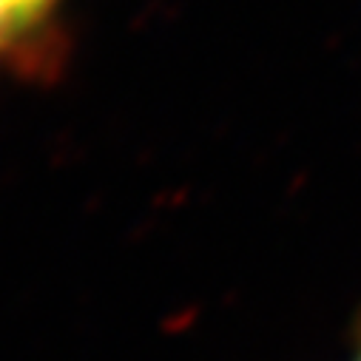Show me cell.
<instances>
[{
  "label": "cell",
  "instance_id": "obj_1",
  "mask_svg": "<svg viewBox=\"0 0 361 361\" xmlns=\"http://www.w3.org/2000/svg\"><path fill=\"white\" fill-rule=\"evenodd\" d=\"M66 0H0V74L46 71L57 57V18Z\"/></svg>",
  "mask_w": 361,
  "mask_h": 361
},
{
  "label": "cell",
  "instance_id": "obj_2",
  "mask_svg": "<svg viewBox=\"0 0 361 361\" xmlns=\"http://www.w3.org/2000/svg\"><path fill=\"white\" fill-rule=\"evenodd\" d=\"M350 361H361V341H358V347L353 350V355H350Z\"/></svg>",
  "mask_w": 361,
  "mask_h": 361
}]
</instances>
